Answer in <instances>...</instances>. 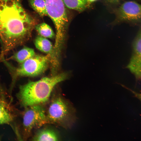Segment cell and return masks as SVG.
<instances>
[{"label":"cell","mask_w":141,"mask_h":141,"mask_svg":"<svg viewBox=\"0 0 141 141\" xmlns=\"http://www.w3.org/2000/svg\"><path fill=\"white\" fill-rule=\"evenodd\" d=\"M8 105L7 103L0 102V125L9 124L13 120Z\"/></svg>","instance_id":"12"},{"label":"cell","mask_w":141,"mask_h":141,"mask_svg":"<svg viewBox=\"0 0 141 141\" xmlns=\"http://www.w3.org/2000/svg\"><path fill=\"white\" fill-rule=\"evenodd\" d=\"M132 93L135 96L139 99L141 101V93H139L134 91L133 90L129 89Z\"/></svg>","instance_id":"18"},{"label":"cell","mask_w":141,"mask_h":141,"mask_svg":"<svg viewBox=\"0 0 141 141\" xmlns=\"http://www.w3.org/2000/svg\"><path fill=\"white\" fill-rule=\"evenodd\" d=\"M42 105H36L24 108L22 113L23 138L29 137L32 130L48 124L46 109Z\"/></svg>","instance_id":"6"},{"label":"cell","mask_w":141,"mask_h":141,"mask_svg":"<svg viewBox=\"0 0 141 141\" xmlns=\"http://www.w3.org/2000/svg\"><path fill=\"white\" fill-rule=\"evenodd\" d=\"M50 57L35 55L20 64L18 67H14L5 59L2 62L7 66L10 73L12 82L10 92L11 91L17 79L21 77H36L42 74L47 68Z\"/></svg>","instance_id":"4"},{"label":"cell","mask_w":141,"mask_h":141,"mask_svg":"<svg viewBox=\"0 0 141 141\" xmlns=\"http://www.w3.org/2000/svg\"><path fill=\"white\" fill-rule=\"evenodd\" d=\"M67 74L62 73L44 77L36 81H29L21 85L17 97L21 106L25 108L36 105H43L49 101L55 87L64 80Z\"/></svg>","instance_id":"2"},{"label":"cell","mask_w":141,"mask_h":141,"mask_svg":"<svg viewBox=\"0 0 141 141\" xmlns=\"http://www.w3.org/2000/svg\"><path fill=\"white\" fill-rule=\"evenodd\" d=\"M48 15L51 19L56 30L55 49H58L68 26V16L62 0H44Z\"/></svg>","instance_id":"5"},{"label":"cell","mask_w":141,"mask_h":141,"mask_svg":"<svg viewBox=\"0 0 141 141\" xmlns=\"http://www.w3.org/2000/svg\"><path fill=\"white\" fill-rule=\"evenodd\" d=\"M133 55L141 56V27L138 30L133 44Z\"/></svg>","instance_id":"16"},{"label":"cell","mask_w":141,"mask_h":141,"mask_svg":"<svg viewBox=\"0 0 141 141\" xmlns=\"http://www.w3.org/2000/svg\"><path fill=\"white\" fill-rule=\"evenodd\" d=\"M115 22L137 23L141 21V4L134 1L122 4L115 10Z\"/></svg>","instance_id":"7"},{"label":"cell","mask_w":141,"mask_h":141,"mask_svg":"<svg viewBox=\"0 0 141 141\" xmlns=\"http://www.w3.org/2000/svg\"><path fill=\"white\" fill-rule=\"evenodd\" d=\"M68 8L80 12L84 11L88 4L87 0H62Z\"/></svg>","instance_id":"13"},{"label":"cell","mask_w":141,"mask_h":141,"mask_svg":"<svg viewBox=\"0 0 141 141\" xmlns=\"http://www.w3.org/2000/svg\"><path fill=\"white\" fill-rule=\"evenodd\" d=\"M34 44L36 48L39 51L47 54L50 57H53L52 45L46 38L41 36H38L35 39Z\"/></svg>","instance_id":"9"},{"label":"cell","mask_w":141,"mask_h":141,"mask_svg":"<svg viewBox=\"0 0 141 141\" xmlns=\"http://www.w3.org/2000/svg\"><path fill=\"white\" fill-rule=\"evenodd\" d=\"M33 141H58L60 139L58 133L53 129L45 128L40 129L32 138Z\"/></svg>","instance_id":"8"},{"label":"cell","mask_w":141,"mask_h":141,"mask_svg":"<svg viewBox=\"0 0 141 141\" xmlns=\"http://www.w3.org/2000/svg\"><path fill=\"white\" fill-rule=\"evenodd\" d=\"M107 3L112 5H116L119 4L121 0H104Z\"/></svg>","instance_id":"17"},{"label":"cell","mask_w":141,"mask_h":141,"mask_svg":"<svg viewBox=\"0 0 141 141\" xmlns=\"http://www.w3.org/2000/svg\"><path fill=\"white\" fill-rule=\"evenodd\" d=\"M35 55L33 49L25 46L14 53L9 59L14 60L20 64Z\"/></svg>","instance_id":"10"},{"label":"cell","mask_w":141,"mask_h":141,"mask_svg":"<svg viewBox=\"0 0 141 141\" xmlns=\"http://www.w3.org/2000/svg\"><path fill=\"white\" fill-rule=\"evenodd\" d=\"M88 4L93 3L98 0H87Z\"/></svg>","instance_id":"20"},{"label":"cell","mask_w":141,"mask_h":141,"mask_svg":"<svg viewBox=\"0 0 141 141\" xmlns=\"http://www.w3.org/2000/svg\"></svg>","instance_id":"22"},{"label":"cell","mask_w":141,"mask_h":141,"mask_svg":"<svg viewBox=\"0 0 141 141\" xmlns=\"http://www.w3.org/2000/svg\"><path fill=\"white\" fill-rule=\"evenodd\" d=\"M33 9L41 17L48 15L44 0H28Z\"/></svg>","instance_id":"14"},{"label":"cell","mask_w":141,"mask_h":141,"mask_svg":"<svg viewBox=\"0 0 141 141\" xmlns=\"http://www.w3.org/2000/svg\"><path fill=\"white\" fill-rule=\"evenodd\" d=\"M35 25L21 0H0V61L11 50L29 38Z\"/></svg>","instance_id":"1"},{"label":"cell","mask_w":141,"mask_h":141,"mask_svg":"<svg viewBox=\"0 0 141 141\" xmlns=\"http://www.w3.org/2000/svg\"><path fill=\"white\" fill-rule=\"evenodd\" d=\"M136 79L141 80V56L133 55L127 66Z\"/></svg>","instance_id":"11"},{"label":"cell","mask_w":141,"mask_h":141,"mask_svg":"<svg viewBox=\"0 0 141 141\" xmlns=\"http://www.w3.org/2000/svg\"><path fill=\"white\" fill-rule=\"evenodd\" d=\"M46 113L48 124L65 128H70L75 120L73 106L60 93H54Z\"/></svg>","instance_id":"3"},{"label":"cell","mask_w":141,"mask_h":141,"mask_svg":"<svg viewBox=\"0 0 141 141\" xmlns=\"http://www.w3.org/2000/svg\"><path fill=\"white\" fill-rule=\"evenodd\" d=\"M1 137L0 136V140H1Z\"/></svg>","instance_id":"21"},{"label":"cell","mask_w":141,"mask_h":141,"mask_svg":"<svg viewBox=\"0 0 141 141\" xmlns=\"http://www.w3.org/2000/svg\"><path fill=\"white\" fill-rule=\"evenodd\" d=\"M3 95L0 92V102H2L3 103H6V102L5 101L4 99V98H3Z\"/></svg>","instance_id":"19"},{"label":"cell","mask_w":141,"mask_h":141,"mask_svg":"<svg viewBox=\"0 0 141 141\" xmlns=\"http://www.w3.org/2000/svg\"><path fill=\"white\" fill-rule=\"evenodd\" d=\"M35 28L36 31L42 37L52 38L55 34L51 28L45 23H42L36 25Z\"/></svg>","instance_id":"15"}]
</instances>
